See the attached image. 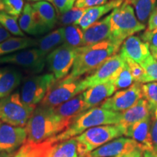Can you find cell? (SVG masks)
Returning a JSON list of instances; mask_svg holds the SVG:
<instances>
[{
    "mask_svg": "<svg viewBox=\"0 0 157 157\" xmlns=\"http://www.w3.org/2000/svg\"><path fill=\"white\" fill-rule=\"evenodd\" d=\"M120 46L111 40L89 46L80 47L69 78H79L84 74L91 73L99 68L108 58L117 54Z\"/></svg>",
    "mask_w": 157,
    "mask_h": 157,
    "instance_id": "6da1fadb",
    "label": "cell"
},
{
    "mask_svg": "<svg viewBox=\"0 0 157 157\" xmlns=\"http://www.w3.org/2000/svg\"><path fill=\"white\" fill-rule=\"evenodd\" d=\"M121 119V112H114L95 107L82 112L74 119L64 132L47 140L50 143H56L72 138L81 135L88 129L102 125L117 124Z\"/></svg>",
    "mask_w": 157,
    "mask_h": 157,
    "instance_id": "7a4b0ae2",
    "label": "cell"
},
{
    "mask_svg": "<svg viewBox=\"0 0 157 157\" xmlns=\"http://www.w3.org/2000/svg\"><path fill=\"white\" fill-rule=\"evenodd\" d=\"M66 128L55 115L53 109L39 105L25 124L29 144H38L56 136Z\"/></svg>",
    "mask_w": 157,
    "mask_h": 157,
    "instance_id": "3957f363",
    "label": "cell"
},
{
    "mask_svg": "<svg viewBox=\"0 0 157 157\" xmlns=\"http://www.w3.org/2000/svg\"><path fill=\"white\" fill-rule=\"evenodd\" d=\"M111 41L119 46L128 37L146 29V25L137 18L134 8L129 0H124L110 14Z\"/></svg>",
    "mask_w": 157,
    "mask_h": 157,
    "instance_id": "277c9868",
    "label": "cell"
},
{
    "mask_svg": "<svg viewBox=\"0 0 157 157\" xmlns=\"http://www.w3.org/2000/svg\"><path fill=\"white\" fill-rule=\"evenodd\" d=\"M126 129L121 124L102 125L88 129L75 137L78 143V151L82 157L91 153L110 141L124 135Z\"/></svg>",
    "mask_w": 157,
    "mask_h": 157,
    "instance_id": "5b68a950",
    "label": "cell"
},
{
    "mask_svg": "<svg viewBox=\"0 0 157 157\" xmlns=\"http://www.w3.org/2000/svg\"><path fill=\"white\" fill-rule=\"evenodd\" d=\"M34 109L23 103L17 93L0 99V119L12 126H25Z\"/></svg>",
    "mask_w": 157,
    "mask_h": 157,
    "instance_id": "8992f818",
    "label": "cell"
},
{
    "mask_svg": "<svg viewBox=\"0 0 157 157\" xmlns=\"http://www.w3.org/2000/svg\"><path fill=\"white\" fill-rule=\"evenodd\" d=\"M85 90L82 79H80V78H69L66 76L61 80L56 81L41 102L40 105L53 109Z\"/></svg>",
    "mask_w": 157,
    "mask_h": 157,
    "instance_id": "52a82bcc",
    "label": "cell"
},
{
    "mask_svg": "<svg viewBox=\"0 0 157 157\" xmlns=\"http://www.w3.org/2000/svg\"><path fill=\"white\" fill-rule=\"evenodd\" d=\"M26 145L28 157H82L75 137L56 143L45 140Z\"/></svg>",
    "mask_w": 157,
    "mask_h": 157,
    "instance_id": "ba28073f",
    "label": "cell"
},
{
    "mask_svg": "<svg viewBox=\"0 0 157 157\" xmlns=\"http://www.w3.org/2000/svg\"><path fill=\"white\" fill-rule=\"evenodd\" d=\"M56 82V79L52 74L34 76L26 78L21 88V100L29 106L36 108Z\"/></svg>",
    "mask_w": 157,
    "mask_h": 157,
    "instance_id": "9c48e42d",
    "label": "cell"
},
{
    "mask_svg": "<svg viewBox=\"0 0 157 157\" xmlns=\"http://www.w3.org/2000/svg\"><path fill=\"white\" fill-rule=\"evenodd\" d=\"M79 48H71L63 44L47 56L46 63L56 81L68 75L78 52Z\"/></svg>",
    "mask_w": 157,
    "mask_h": 157,
    "instance_id": "30bf717a",
    "label": "cell"
},
{
    "mask_svg": "<svg viewBox=\"0 0 157 157\" xmlns=\"http://www.w3.org/2000/svg\"><path fill=\"white\" fill-rule=\"evenodd\" d=\"M46 58L37 48L27 49L1 57L0 64L15 65L34 73H39L46 65Z\"/></svg>",
    "mask_w": 157,
    "mask_h": 157,
    "instance_id": "8fae6325",
    "label": "cell"
},
{
    "mask_svg": "<svg viewBox=\"0 0 157 157\" xmlns=\"http://www.w3.org/2000/svg\"><path fill=\"white\" fill-rule=\"evenodd\" d=\"M124 63V59L120 54L111 56L93 74L82 79L84 87L87 90L98 84L111 82Z\"/></svg>",
    "mask_w": 157,
    "mask_h": 157,
    "instance_id": "7c38bea8",
    "label": "cell"
},
{
    "mask_svg": "<svg viewBox=\"0 0 157 157\" xmlns=\"http://www.w3.org/2000/svg\"><path fill=\"white\" fill-rule=\"evenodd\" d=\"M141 85V84L135 82L127 89L117 92L103 101L101 108L114 112H121L129 109L143 98Z\"/></svg>",
    "mask_w": 157,
    "mask_h": 157,
    "instance_id": "4fadbf2b",
    "label": "cell"
},
{
    "mask_svg": "<svg viewBox=\"0 0 157 157\" xmlns=\"http://www.w3.org/2000/svg\"><path fill=\"white\" fill-rule=\"evenodd\" d=\"M25 128L14 127L7 124L0 125V154H15L26 143Z\"/></svg>",
    "mask_w": 157,
    "mask_h": 157,
    "instance_id": "5bb4252c",
    "label": "cell"
},
{
    "mask_svg": "<svg viewBox=\"0 0 157 157\" xmlns=\"http://www.w3.org/2000/svg\"><path fill=\"white\" fill-rule=\"evenodd\" d=\"M31 7L36 23L37 36L52 30L58 22V16L53 5L48 2L39 1L32 4Z\"/></svg>",
    "mask_w": 157,
    "mask_h": 157,
    "instance_id": "9a60e30c",
    "label": "cell"
},
{
    "mask_svg": "<svg viewBox=\"0 0 157 157\" xmlns=\"http://www.w3.org/2000/svg\"><path fill=\"white\" fill-rule=\"evenodd\" d=\"M124 135L134 140L138 148L143 152L154 151L151 135V117L127 127Z\"/></svg>",
    "mask_w": 157,
    "mask_h": 157,
    "instance_id": "2e32d148",
    "label": "cell"
},
{
    "mask_svg": "<svg viewBox=\"0 0 157 157\" xmlns=\"http://www.w3.org/2000/svg\"><path fill=\"white\" fill-rule=\"evenodd\" d=\"M85 111L83 93L78 94L69 101L53 108L55 115L66 129L78 115Z\"/></svg>",
    "mask_w": 157,
    "mask_h": 157,
    "instance_id": "e0dca14e",
    "label": "cell"
},
{
    "mask_svg": "<svg viewBox=\"0 0 157 157\" xmlns=\"http://www.w3.org/2000/svg\"><path fill=\"white\" fill-rule=\"evenodd\" d=\"M137 148L138 147L134 140L120 137L95 149L86 157H117Z\"/></svg>",
    "mask_w": 157,
    "mask_h": 157,
    "instance_id": "ac0fdd59",
    "label": "cell"
},
{
    "mask_svg": "<svg viewBox=\"0 0 157 157\" xmlns=\"http://www.w3.org/2000/svg\"><path fill=\"white\" fill-rule=\"evenodd\" d=\"M150 47L140 37L131 36L124 41L120 54L124 58H128L138 64L142 63L151 56Z\"/></svg>",
    "mask_w": 157,
    "mask_h": 157,
    "instance_id": "d6986e66",
    "label": "cell"
},
{
    "mask_svg": "<svg viewBox=\"0 0 157 157\" xmlns=\"http://www.w3.org/2000/svg\"><path fill=\"white\" fill-rule=\"evenodd\" d=\"M110 15L101 21L94 23L84 31L83 46H89L111 40V32Z\"/></svg>",
    "mask_w": 157,
    "mask_h": 157,
    "instance_id": "ffe728a7",
    "label": "cell"
},
{
    "mask_svg": "<svg viewBox=\"0 0 157 157\" xmlns=\"http://www.w3.org/2000/svg\"><path fill=\"white\" fill-rule=\"evenodd\" d=\"M116 89L111 82H106L88 88L83 92L85 110L95 108L103 103L115 93Z\"/></svg>",
    "mask_w": 157,
    "mask_h": 157,
    "instance_id": "44dd1931",
    "label": "cell"
},
{
    "mask_svg": "<svg viewBox=\"0 0 157 157\" xmlns=\"http://www.w3.org/2000/svg\"><path fill=\"white\" fill-rule=\"evenodd\" d=\"M124 0H111L103 5L96 6L86 9L84 15L76 23V25H79L82 30L87 29L90 25L97 22L102 16L107 14L109 12L113 11L117 7H119Z\"/></svg>",
    "mask_w": 157,
    "mask_h": 157,
    "instance_id": "7402d4cb",
    "label": "cell"
},
{
    "mask_svg": "<svg viewBox=\"0 0 157 157\" xmlns=\"http://www.w3.org/2000/svg\"><path fill=\"white\" fill-rule=\"evenodd\" d=\"M151 117V112L148 109V103L143 98L139 100L132 107L121 112V119L119 124L127 129V127Z\"/></svg>",
    "mask_w": 157,
    "mask_h": 157,
    "instance_id": "603a6c76",
    "label": "cell"
},
{
    "mask_svg": "<svg viewBox=\"0 0 157 157\" xmlns=\"http://www.w3.org/2000/svg\"><path fill=\"white\" fill-rule=\"evenodd\" d=\"M22 74L13 68H0V99L10 95L18 87Z\"/></svg>",
    "mask_w": 157,
    "mask_h": 157,
    "instance_id": "cb8c5ba5",
    "label": "cell"
},
{
    "mask_svg": "<svg viewBox=\"0 0 157 157\" xmlns=\"http://www.w3.org/2000/svg\"><path fill=\"white\" fill-rule=\"evenodd\" d=\"M37 41L27 37H10L0 43L1 56L14 53L17 51L36 46Z\"/></svg>",
    "mask_w": 157,
    "mask_h": 157,
    "instance_id": "d4e9b609",
    "label": "cell"
},
{
    "mask_svg": "<svg viewBox=\"0 0 157 157\" xmlns=\"http://www.w3.org/2000/svg\"><path fill=\"white\" fill-rule=\"evenodd\" d=\"M62 43H63V28H60L49 33L40 40L37 41L36 46L37 48L47 56L60 47Z\"/></svg>",
    "mask_w": 157,
    "mask_h": 157,
    "instance_id": "484cf974",
    "label": "cell"
},
{
    "mask_svg": "<svg viewBox=\"0 0 157 157\" xmlns=\"http://www.w3.org/2000/svg\"><path fill=\"white\" fill-rule=\"evenodd\" d=\"M135 12L137 18L145 24L156 10L157 0H129Z\"/></svg>",
    "mask_w": 157,
    "mask_h": 157,
    "instance_id": "4316f807",
    "label": "cell"
},
{
    "mask_svg": "<svg viewBox=\"0 0 157 157\" xmlns=\"http://www.w3.org/2000/svg\"><path fill=\"white\" fill-rule=\"evenodd\" d=\"M63 44L71 48L83 47L84 31L78 25L72 24L63 28Z\"/></svg>",
    "mask_w": 157,
    "mask_h": 157,
    "instance_id": "83f0119b",
    "label": "cell"
},
{
    "mask_svg": "<svg viewBox=\"0 0 157 157\" xmlns=\"http://www.w3.org/2000/svg\"><path fill=\"white\" fill-rule=\"evenodd\" d=\"M18 23L20 28L23 31L33 36H37L36 23L33 14L32 7L30 4L27 3L23 7Z\"/></svg>",
    "mask_w": 157,
    "mask_h": 157,
    "instance_id": "f1b7e54d",
    "label": "cell"
},
{
    "mask_svg": "<svg viewBox=\"0 0 157 157\" xmlns=\"http://www.w3.org/2000/svg\"><path fill=\"white\" fill-rule=\"evenodd\" d=\"M18 16H13L7 14L4 11L0 12V23L11 34L15 36L24 37L25 34L19 26Z\"/></svg>",
    "mask_w": 157,
    "mask_h": 157,
    "instance_id": "f546056e",
    "label": "cell"
},
{
    "mask_svg": "<svg viewBox=\"0 0 157 157\" xmlns=\"http://www.w3.org/2000/svg\"><path fill=\"white\" fill-rule=\"evenodd\" d=\"M143 98L148 103V109L153 113L157 108V82H150L141 85Z\"/></svg>",
    "mask_w": 157,
    "mask_h": 157,
    "instance_id": "4dcf8cb0",
    "label": "cell"
},
{
    "mask_svg": "<svg viewBox=\"0 0 157 157\" xmlns=\"http://www.w3.org/2000/svg\"><path fill=\"white\" fill-rule=\"evenodd\" d=\"M114 86L116 90L127 88L132 85L134 79L131 74L127 65L125 62L124 65L116 74L114 78L111 81Z\"/></svg>",
    "mask_w": 157,
    "mask_h": 157,
    "instance_id": "1f68e13d",
    "label": "cell"
},
{
    "mask_svg": "<svg viewBox=\"0 0 157 157\" xmlns=\"http://www.w3.org/2000/svg\"><path fill=\"white\" fill-rule=\"evenodd\" d=\"M140 65L144 71V75L141 84L157 81V60H155L152 56Z\"/></svg>",
    "mask_w": 157,
    "mask_h": 157,
    "instance_id": "d6a6232c",
    "label": "cell"
},
{
    "mask_svg": "<svg viewBox=\"0 0 157 157\" xmlns=\"http://www.w3.org/2000/svg\"><path fill=\"white\" fill-rule=\"evenodd\" d=\"M87 9V8H86ZM86 9L77 8L73 7L66 13L60 14L59 17V23L62 25H69L72 24H76V23L79 21V19L84 15Z\"/></svg>",
    "mask_w": 157,
    "mask_h": 157,
    "instance_id": "836d02e7",
    "label": "cell"
},
{
    "mask_svg": "<svg viewBox=\"0 0 157 157\" xmlns=\"http://www.w3.org/2000/svg\"><path fill=\"white\" fill-rule=\"evenodd\" d=\"M3 10L13 16H19L23 11V0H0Z\"/></svg>",
    "mask_w": 157,
    "mask_h": 157,
    "instance_id": "e575fe53",
    "label": "cell"
},
{
    "mask_svg": "<svg viewBox=\"0 0 157 157\" xmlns=\"http://www.w3.org/2000/svg\"><path fill=\"white\" fill-rule=\"evenodd\" d=\"M125 62L128 66L129 71H130L132 76L135 82L141 84L142 82L143 75H144V71L143 68L141 67L140 65L138 64L137 63L133 61L128 58H124Z\"/></svg>",
    "mask_w": 157,
    "mask_h": 157,
    "instance_id": "d590c367",
    "label": "cell"
},
{
    "mask_svg": "<svg viewBox=\"0 0 157 157\" xmlns=\"http://www.w3.org/2000/svg\"><path fill=\"white\" fill-rule=\"evenodd\" d=\"M76 0H51L52 5L59 14H63L74 7Z\"/></svg>",
    "mask_w": 157,
    "mask_h": 157,
    "instance_id": "8d00e7d4",
    "label": "cell"
},
{
    "mask_svg": "<svg viewBox=\"0 0 157 157\" xmlns=\"http://www.w3.org/2000/svg\"><path fill=\"white\" fill-rule=\"evenodd\" d=\"M140 39L149 45L150 50H157V29L146 30L141 35Z\"/></svg>",
    "mask_w": 157,
    "mask_h": 157,
    "instance_id": "74e56055",
    "label": "cell"
},
{
    "mask_svg": "<svg viewBox=\"0 0 157 157\" xmlns=\"http://www.w3.org/2000/svg\"><path fill=\"white\" fill-rule=\"evenodd\" d=\"M109 0H76L75 7L77 8H90V7H96V6L103 5L107 3Z\"/></svg>",
    "mask_w": 157,
    "mask_h": 157,
    "instance_id": "f35d334b",
    "label": "cell"
},
{
    "mask_svg": "<svg viewBox=\"0 0 157 157\" xmlns=\"http://www.w3.org/2000/svg\"><path fill=\"white\" fill-rule=\"evenodd\" d=\"M151 135L154 148H157V119L153 117L151 121Z\"/></svg>",
    "mask_w": 157,
    "mask_h": 157,
    "instance_id": "ab89813d",
    "label": "cell"
},
{
    "mask_svg": "<svg viewBox=\"0 0 157 157\" xmlns=\"http://www.w3.org/2000/svg\"><path fill=\"white\" fill-rule=\"evenodd\" d=\"M148 29L147 30L151 31L157 29V9L153 12L148 18Z\"/></svg>",
    "mask_w": 157,
    "mask_h": 157,
    "instance_id": "60d3db41",
    "label": "cell"
},
{
    "mask_svg": "<svg viewBox=\"0 0 157 157\" xmlns=\"http://www.w3.org/2000/svg\"><path fill=\"white\" fill-rule=\"evenodd\" d=\"M143 151L138 148L131 151L125 153V154L119 155L117 157H143Z\"/></svg>",
    "mask_w": 157,
    "mask_h": 157,
    "instance_id": "b9f144b4",
    "label": "cell"
},
{
    "mask_svg": "<svg viewBox=\"0 0 157 157\" xmlns=\"http://www.w3.org/2000/svg\"><path fill=\"white\" fill-rule=\"evenodd\" d=\"M11 35L0 23V43L10 38Z\"/></svg>",
    "mask_w": 157,
    "mask_h": 157,
    "instance_id": "7bdbcfd3",
    "label": "cell"
},
{
    "mask_svg": "<svg viewBox=\"0 0 157 157\" xmlns=\"http://www.w3.org/2000/svg\"><path fill=\"white\" fill-rule=\"evenodd\" d=\"M13 157H28L27 155V145L26 143L23 145Z\"/></svg>",
    "mask_w": 157,
    "mask_h": 157,
    "instance_id": "ee69618b",
    "label": "cell"
},
{
    "mask_svg": "<svg viewBox=\"0 0 157 157\" xmlns=\"http://www.w3.org/2000/svg\"><path fill=\"white\" fill-rule=\"evenodd\" d=\"M143 157H157V152L156 151L143 152Z\"/></svg>",
    "mask_w": 157,
    "mask_h": 157,
    "instance_id": "f6af8a7d",
    "label": "cell"
},
{
    "mask_svg": "<svg viewBox=\"0 0 157 157\" xmlns=\"http://www.w3.org/2000/svg\"><path fill=\"white\" fill-rule=\"evenodd\" d=\"M15 154H5V153H1L0 154V157H13L15 155Z\"/></svg>",
    "mask_w": 157,
    "mask_h": 157,
    "instance_id": "bcb514c9",
    "label": "cell"
},
{
    "mask_svg": "<svg viewBox=\"0 0 157 157\" xmlns=\"http://www.w3.org/2000/svg\"><path fill=\"white\" fill-rule=\"evenodd\" d=\"M151 50V56L155 60H157V50Z\"/></svg>",
    "mask_w": 157,
    "mask_h": 157,
    "instance_id": "7dc6e473",
    "label": "cell"
},
{
    "mask_svg": "<svg viewBox=\"0 0 157 157\" xmlns=\"http://www.w3.org/2000/svg\"><path fill=\"white\" fill-rule=\"evenodd\" d=\"M154 117L157 119V108L156 109V110H155V111H154Z\"/></svg>",
    "mask_w": 157,
    "mask_h": 157,
    "instance_id": "c3c4849f",
    "label": "cell"
},
{
    "mask_svg": "<svg viewBox=\"0 0 157 157\" xmlns=\"http://www.w3.org/2000/svg\"><path fill=\"white\" fill-rule=\"evenodd\" d=\"M31 1H33V2H39V1H42V0H31ZM44 1L48 2H50L51 0H44Z\"/></svg>",
    "mask_w": 157,
    "mask_h": 157,
    "instance_id": "681fc988",
    "label": "cell"
},
{
    "mask_svg": "<svg viewBox=\"0 0 157 157\" xmlns=\"http://www.w3.org/2000/svg\"><path fill=\"white\" fill-rule=\"evenodd\" d=\"M3 10V7H2V5L1 1H0V11Z\"/></svg>",
    "mask_w": 157,
    "mask_h": 157,
    "instance_id": "f907efd6",
    "label": "cell"
},
{
    "mask_svg": "<svg viewBox=\"0 0 157 157\" xmlns=\"http://www.w3.org/2000/svg\"><path fill=\"white\" fill-rule=\"evenodd\" d=\"M154 150H155V151H156L157 152V148H154Z\"/></svg>",
    "mask_w": 157,
    "mask_h": 157,
    "instance_id": "816d5d0a",
    "label": "cell"
},
{
    "mask_svg": "<svg viewBox=\"0 0 157 157\" xmlns=\"http://www.w3.org/2000/svg\"><path fill=\"white\" fill-rule=\"evenodd\" d=\"M1 124H2V123H1V121H0V125H1Z\"/></svg>",
    "mask_w": 157,
    "mask_h": 157,
    "instance_id": "f5cc1de1",
    "label": "cell"
},
{
    "mask_svg": "<svg viewBox=\"0 0 157 157\" xmlns=\"http://www.w3.org/2000/svg\"></svg>",
    "mask_w": 157,
    "mask_h": 157,
    "instance_id": "db71d44e",
    "label": "cell"
}]
</instances>
